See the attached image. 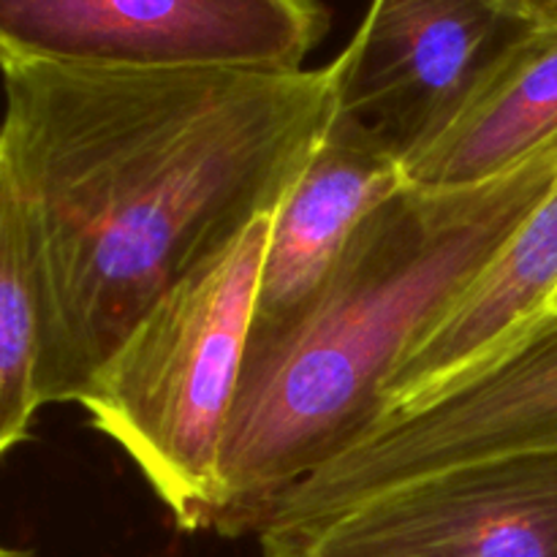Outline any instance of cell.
Segmentation results:
<instances>
[{"mask_svg": "<svg viewBox=\"0 0 557 557\" xmlns=\"http://www.w3.org/2000/svg\"><path fill=\"white\" fill-rule=\"evenodd\" d=\"M294 557H557V449L397 484L321 528Z\"/></svg>", "mask_w": 557, "mask_h": 557, "instance_id": "obj_7", "label": "cell"}, {"mask_svg": "<svg viewBox=\"0 0 557 557\" xmlns=\"http://www.w3.org/2000/svg\"><path fill=\"white\" fill-rule=\"evenodd\" d=\"M533 5H536L539 11H542L544 16H549V14H557V0H531Z\"/></svg>", "mask_w": 557, "mask_h": 557, "instance_id": "obj_13", "label": "cell"}, {"mask_svg": "<svg viewBox=\"0 0 557 557\" xmlns=\"http://www.w3.org/2000/svg\"><path fill=\"white\" fill-rule=\"evenodd\" d=\"M321 0H0V71L305 69Z\"/></svg>", "mask_w": 557, "mask_h": 557, "instance_id": "obj_5", "label": "cell"}, {"mask_svg": "<svg viewBox=\"0 0 557 557\" xmlns=\"http://www.w3.org/2000/svg\"><path fill=\"white\" fill-rule=\"evenodd\" d=\"M272 215L169 288L98 370L79 406L190 533H212L218 460L248 357Z\"/></svg>", "mask_w": 557, "mask_h": 557, "instance_id": "obj_3", "label": "cell"}, {"mask_svg": "<svg viewBox=\"0 0 557 557\" xmlns=\"http://www.w3.org/2000/svg\"><path fill=\"white\" fill-rule=\"evenodd\" d=\"M403 185V161L386 141L357 120L332 114L305 169L272 212L248 357L264 351L313 305L359 226Z\"/></svg>", "mask_w": 557, "mask_h": 557, "instance_id": "obj_8", "label": "cell"}, {"mask_svg": "<svg viewBox=\"0 0 557 557\" xmlns=\"http://www.w3.org/2000/svg\"><path fill=\"white\" fill-rule=\"evenodd\" d=\"M0 74L41 292V400L79 403L169 288L277 210L335 114V74Z\"/></svg>", "mask_w": 557, "mask_h": 557, "instance_id": "obj_1", "label": "cell"}, {"mask_svg": "<svg viewBox=\"0 0 557 557\" xmlns=\"http://www.w3.org/2000/svg\"><path fill=\"white\" fill-rule=\"evenodd\" d=\"M555 141L557 14H549L511 44L444 134L408 158L403 172L413 188H476L517 172Z\"/></svg>", "mask_w": 557, "mask_h": 557, "instance_id": "obj_10", "label": "cell"}, {"mask_svg": "<svg viewBox=\"0 0 557 557\" xmlns=\"http://www.w3.org/2000/svg\"><path fill=\"white\" fill-rule=\"evenodd\" d=\"M41 292L25 205L0 145V460L30 433L41 400Z\"/></svg>", "mask_w": 557, "mask_h": 557, "instance_id": "obj_11", "label": "cell"}, {"mask_svg": "<svg viewBox=\"0 0 557 557\" xmlns=\"http://www.w3.org/2000/svg\"><path fill=\"white\" fill-rule=\"evenodd\" d=\"M0 557H36L30 549H20V547H5L0 544Z\"/></svg>", "mask_w": 557, "mask_h": 557, "instance_id": "obj_12", "label": "cell"}, {"mask_svg": "<svg viewBox=\"0 0 557 557\" xmlns=\"http://www.w3.org/2000/svg\"><path fill=\"white\" fill-rule=\"evenodd\" d=\"M539 20L531 0H370L332 60L335 112L373 131L406 166Z\"/></svg>", "mask_w": 557, "mask_h": 557, "instance_id": "obj_6", "label": "cell"}, {"mask_svg": "<svg viewBox=\"0 0 557 557\" xmlns=\"http://www.w3.org/2000/svg\"><path fill=\"white\" fill-rule=\"evenodd\" d=\"M539 449H557V310L294 484L267 511L256 539L264 557H294L321 528L397 484Z\"/></svg>", "mask_w": 557, "mask_h": 557, "instance_id": "obj_4", "label": "cell"}, {"mask_svg": "<svg viewBox=\"0 0 557 557\" xmlns=\"http://www.w3.org/2000/svg\"><path fill=\"white\" fill-rule=\"evenodd\" d=\"M555 297L557 185L397 368L386 417L509 346L553 310Z\"/></svg>", "mask_w": 557, "mask_h": 557, "instance_id": "obj_9", "label": "cell"}, {"mask_svg": "<svg viewBox=\"0 0 557 557\" xmlns=\"http://www.w3.org/2000/svg\"><path fill=\"white\" fill-rule=\"evenodd\" d=\"M557 185V141L476 188L403 185L370 212L308 310L245 359L212 533L256 536L283 493L386 417V386Z\"/></svg>", "mask_w": 557, "mask_h": 557, "instance_id": "obj_2", "label": "cell"}, {"mask_svg": "<svg viewBox=\"0 0 557 557\" xmlns=\"http://www.w3.org/2000/svg\"><path fill=\"white\" fill-rule=\"evenodd\" d=\"M553 310H557V297H555V305H553ZM553 310H549V313H553Z\"/></svg>", "mask_w": 557, "mask_h": 557, "instance_id": "obj_14", "label": "cell"}]
</instances>
